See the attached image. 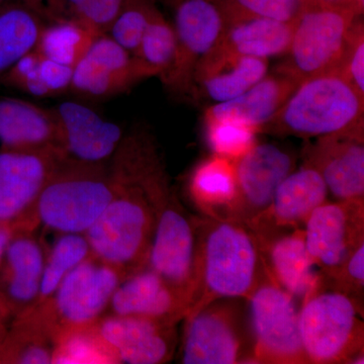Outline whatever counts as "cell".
<instances>
[{
	"label": "cell",
	"mask_w": 364,
	"mask_h": 364,
	"mask_svg": "<svg viewBox=\"0 0 364 364\" xmlns=\"http://www.w3.org/2000/svg\"><path fill=\"white\" fill-rule=\"evenodd\" d=\"M198 236V287L189 312L214 299H247L270 279L257 236L245 223L205 217Z\"/></svg>",
	"instance_id": "1"
},
{
	"label": "cell",
	"mask_w": 364,
	"mask_h": 364,
	"mask_svg": "<svg viewBox=\"0 0 364 364\" xmlns=\"http://www.w3.org/2000/svg\"><path fill=\"white\" fill-rule=\"evenodd\" d=\"M363 114L364 97L333 70L299 82L261 132L320 138L363 126Z\"/></svg>",
	"instance_id": "2"
},
{
	"label": "cell",
	"mask_w": 364,
	"mask_h": 364,
	"mask_svg": "<svg viewBox=\"0 0 364 364\" xmlns=\"http://www.w3.org/2000/svg\"><path fill=\"white\" fill-rule=\"evenodd\" d=\"M117 191L116 179L105 163L63 158L38 198L36 219L60 234H85Z\"/></svg>",
	"instance_id": "3"
},
{
	"label": "cell",
	"mask_w": 364,
	"mask_h": 364,
	"mask_svg": "<svg viewBox=\"0 0 364 364\" xmlns=\"http://www.w3.org/2000/svg\"><path fill=\"white\" fill-rule=\"evenodd\" d=\"M299 335L309 363H363L359 304L341 291L322 289L304 301Z\"/></svg>",
	"instance_id": "4"
},
{
	"label": "cell",
	"mask_w": 364,
	"mask_h": 364,
	"mask_svg": "<svg viewBox=\"0 0 364 364\" xmlns=\"http://www.w3.org/2000/svg\"><path fill=\"white\" fill-rule=\"evenodd\" d=\"M126 277L123 270L90 254L66 275L51 298L23 314L39 322L54 342L64 330L95 324L104 317Z\"/></svg>",
	"instance_id": "5"
},
{
	"label": "cell",
	"mask_w": 364,
	"mask_h": 364,
	"mask_svg": "<svg viewBox=\"0 0 364 364\" xmlns=\"http://www.w3.org/2000/svg\"><path fill=\"white\" fill-rule=\"evenodd\" d=\"M183 320L181 363H255L245 299H214Z\"/></svg>",
	"instance_id": "6"
},
{
	"label": "cell",
	"mask_w": 364,
	"mask_h": 364,
	"mask_svg": "<svg viewBox=\"0 0 364 364\" xmlns=\"http://www.w3.org/2000/svg\"><path fill=\"white\" fill-rule=\"evenodd\" d=\"M359 14L351 7L306 4L294 23L287 60L277 68L298 82L338 70Z\"/></svg>",
	"instance_id": "7"
},
{
	"label": "cell",
	"mask_w": 364,
	"mask_h": 364,
	"mask_svg": "<svg viewBox=\"0 0 364 364\" xmlns=\"http://www.w3.org/2000/svg\"><path fill=\"white\" fill-rule=\"evenodd\" d=\"M198 229L200 219L189 214L172 189L167 188L156 203V223L146 267L188 299L189 310L198 287Z\"/></svg>",
	"instance_id": "8"
},
{
	"label": "cell",
	"mask_w": 364,
	"mask_h": 364,
	"mask_svg": "<svg viewBox=\"0 0 364 364\" xmlns=\"http://www.w3.org/2000/svg\"><path fill=\"white\" fill-rule=\"evenodd\" d=\"M246 301L255 363L306 364L299 328L301 305L267 279Z\"/></svg>",
	"instance_id": "9"
},
{
	"label": "cell",
	"mask_w": 364,
	"mask_h": 364,
	"mask_svg": "<svg viewBox=\"0 0 364 364\" xmlns=\"http://www.w3.org/2000/svg\"><path fill=\"white\" fill-rule=\"evenodd\" d=\"M227 25L219 0H182L176 6V51L168 73L161 79L172 95H193L196 67L221 40Z\"/></svg>",
	"instance_id": "10"
},
{
	"label": "cell",
	"mask_w": 364,
	"mask_h": 364,
	"mask_svg": "<svg viewBox=\"0 0 364 364\" xmlns=\"http://www.w3.org/2000/svg\"><path fill=\"white\" fill-rule=\"evenodd\" d=\"M63 158L53 151H0V222L33 229L38 198Z\"/></svg>",
	"instance_id": "11"
},
{
	"label": "cell",
	"mask_w": 364,
	"mask_h": 364,
	"mask_svg": "<svg viewBox=\"0 0 364 364\" xmlns=\"http://www.w3.org/2000/svg\"><path fill=\"white\" fill-rule=\"evenodd\" d=\"M234 164L237 196L230 219L250 226L272 205L279 184L294 170L296 160L279 146L256 143Z\"/></svg>",
	"instance_id": "12"
},
{
	"label": "cell",
	"mask_w": 364,
	"mask_h": 364,
	"mask_svg": "<svg viewBox=\"0 0 364 364\" xmlns=\"http://www.w3.org/2000/svg\"><path fill=\"white\" fill-rule=\"evenodd\" d=\"M363 210V203L328 200L304 224L306 247L324 277L338 269L364 241Z\"/></svg>",
	"instance_id": "13"
},
{
	"label": "cell",
	"mask_w": 364,
	"mask_h": 364,
	"mask_svg": "<svg viewBox=\"0 0 364 364\" xmlns=\"http://www.w3.org/2000/svg\"><path fill=\"white\" fill-rule=\"evenodd\" d=\"M363 128L316 138L306 149L305 162L318 170L338 202L364 203Z\"/></svg>",
	"instance_id": "14"
},
{
	"label": "cell",
	"mask_w": 364,
	"mask_h": 364,
	"mask_svg": "<svg viewBox=\"0 0 364 364\" xmlns=\"http://www.w3.org/2000/svg\"><path fill=\"white\" fill-rule=\"evenodd\" d=\"M142 80L133 55L105 33L93 41L74 67L69 91L90 100H107Z\"/></svg>",
	"instance_id": "15"
},
{
	"label": "cell",
	"mask_w": 364,
	"mask_h": 364,
	"mask_svg": "<svg viewBox=\"0 0 364 364\" xmlns=\"http://www.w3.org/2000/svg\"><path fill=\"white\" fill-rule=\"evenodd\" d=\"M176 324L153 318L119 316L102 317L97 331L116 353L119 363H168L176 346Z\"/></svg>",
	"instance_id": "16"
},
{
	"label": "cell",
	"mask_w": 364,
	"mask_h": 364,
	"mask_svg": "<svg viewBox=\"0 0 364 364\" xmlns=\"http://www.w3.org/2000/svg\"><path fill=\"white\" fill-rule=\"evenodd\" d=\"M328 196L323 177L305 162L282 181L267 212L249 227L259 241L282 233V230L303 229L314 210L327 202Z\"/></svg>",
	"instance_id": "17"
},
{
	"label": "cell",
	"mask_w": 364,
	"mask_h": 364,
	"mask_svg": "<svg viewBox=\"0 0 364 364\" xmlns=\"http://www.w3.org/2000/svg\"><path fill=\"white\" fill-rule=\"evenodd\" d=\"M58 122L62 151L76 161L100 164L114 156L124 138L119 124L75 102L54 107Z\"/></svg>",
	"instance_id": "18"
},
{
	"label": "cell",
	"mask_w": 364,
	"mask_h": 364,
	"mask_svg": "<svg viewBox=\"0 0 364 364\" xmlns=\"http://www.w3.org/2000/svg\"><path fill=\"white\" fill-rule=\"evenodd\" d=\"M259 243L270 279L298 303L324 289V274L308 252L303 229L282 232Z\"/></svg>",
	"instance_id": "19"
},
{
	"label": "cell",
	"mask_w": 364,
	"mask_h": 364,
	"mask_svg": "<svg viewBox=\"0 0 364 364\" xmlns=\"http://www.w3.org/2000/svg\"><path fill=\"white\" fill-rule=\"evenodd\" d=\"M112 314L136 316L177 324L189 311L188 299L145 267L127 275L112 294Z\"/></svg>",
	"instance_id": "20"
},
{
	"label": "cell",
	"mask_w": 364,
	"mask_h": 364,
	"mask_svg": "<svg viewBox=\"0 0 364 364\" xmlns=\"http://www.w3.org/2000/svg\"><path fill=\"white\" fill-rule=\"evenodd\" d=\"M268 63L215 47L196 67L193 95L215 104L234 100L267 75Z\"/></svg>",
	"instance_id": "21"
},
{
	"label": "cell",
	"mask_w": 364,
	"mask_h": 364,
	"mask_svg": "<svg viewBox=\"0 0 364 364\" xmlns=\"http://www.w3.org/2000/svg\"><path fill=\"white\" fill-rule=\"evenodd\" d=\"M0 144L1 150L53 151L65 156L54 109L20 98L0 97Z\"/></svg>",
	"instance_id": "22"
},
{
	"label": "cell",
	"mask_w": 364,
	"mask_h": 364,
	"mask_svg": "<svg viewBox=\"0 0 364 364\" xmlns=\"http://www.w3.org/2000/svg\"><path fill=\"white\" fill-rule=\"evenodd\" d=\"M45 260L42 246L28 232H18L9 242L0 267V291L16 316L37 301Z\"/></svg>",
	"instance_id": "23"
},
{
	"label": "cell",
	"mask_w": 364,
	"mask_h": 364,
	"mask_svg": "<svg viewBox=\"0 0 364 364\" xmlns=\"http://www.w3.org/2000/svg\"><path fill=\"white\" fill-rule=\"evenodd\" d=\"M298 85L296 79L277 69L234 100L210 107L205 119H234L257 129L260 133Z\"/></svg>",
	"instance_id": "24"
},
{
	"label": "cell",
	"mask_w": 364,
	"mask_h": 364,
	"mask_svg": "<svg viewBox=\"0 0 364 364\" xmlns=\"http://www.w3.org/2000/svg\"><path fill=\"white\" fill-rule=\"evenodd\" d=\"M294 23L269 18H241L228 21L215 47L240 56L269 59L289 51Z\"/></svg>",
	"instance_id": "25"
},
{
	"label": "cell",
	"mask_w": 364,
	"mask_h": 364,
	"mask_svg": "<svg viewBox=\"0 0 364 364\" xmlns=\"http://www.w3.org/2000/svg\"><path fill=\"white\" fill-rule=\"evenodd\" d=\"M188 188L207 217L230 219L237 196L234 161L215 154L203 160L191 172Z\"/></svg>",
	"instance_id": "26"
},
{
	"label": "cell",
	"mask_w": 364,
	"mask_h": 364,
	"mask_svg": "<svg viewBox=\"0 0 364 364\" xmlns=\"http://www.w3.org/2000/svg\"><path fill=\"white\" fill-rule=\"evenodd\" d=\"M47 23L28 0L0 4V76L35 49Z\"/></svg>",
	"instance_id": "27"
},
{
	"label": "cell",
	"mask_w": 364,
	"mask_h": 364,
	"mask_svg": "<svg viewBox=\"0 0 364 364\" xmlns=\"http://www.w3.org/2000/svg\"><path fill=\"white\" fill-rule=\"evenodd\" d=\"M98 36L72 18L48 21L35 50L45 58L74 69Z\"/></svg>",
	"instance_id": "28"
},
{
	"label": "cell",
	"mask_w": 364,
	"mask_h": 364,
	"mask_svg": "<svg viewBox=\"0 0 364 364\" xmlns=\"http://www.w3.org/2000/svg\"><path fill=\"white\" fill-rule=\"evenodd\" d=\"M0 350V363H52L54 342L49 333L30 316H16Z\"/></svg>",
	"instance_id": "29"
},
{
	"label": "cell",
	"mask_w": 364,
	"mask_h": 364,
	"mask_svg": "<svg viewBox=\"0 0 364 364\" xmlns=\"http://www.w3.org/2000/svg\"><path fill=\"white\" fill-rule=\"evenodd\" d=\"M176 51L174 26L158 11L133 55L143 80L149 77L164 78L173 64Z\"/></svg>",
	"instance_id": "30"
},
{
	"label": "cell",
	"mask_w": 364,
	"mask_h": 364,
	"mask_svg": "<svg viewBox=\"0 0 364 364\" xmlns=\"http://www.w3.org/2000/svg\"><path fill=\"white\" fill-rule=\"evenodd\" d=\"M52 363H119L95 324L69 328L54 338Z\"/></svg>",
	"instance_id": "31"
},
{
	"label": "cell",
	"mask_w": 364,
	"mask_h": 364,
	"mask_svg": "<svg viewBox=\"0 0 364 364\" xmlns=\"http://www.w3.org/2000/svg\"><path fill=\"white\" fill-rule=\"evenodd\" d=\"M90 254L85 234H61L49 255L46 256L39 296L32 306L41 305L51 298L66 275Z\"/></svg>",
	"instance_id": "32"
},
{
	"label": "cell",
	"mask_w": 364,
	"mask_h": 364,
	"mask_svg": "<svg viewBox=\"0 0 364 364\" xmlns=\"http://www.w3.org/2000/svg\"><path fill=\"white\" fill-rule=\"evenodd\" d=\"M208 147L218 156L236 161L257 142V129L230 119H205Z\"/></svg>",
	"instance_id": "33"
},
{
	"label": "cell",
	"mask_w": 364,
	"mask_h": 364,
	"mask_svg": "<svg viewBox=\"0 0 364 364\" xmlns=\"http://www.w3.org/2000/svg\"><path fill=\"white\" fill-rule=\"evenodd\" d=\"M158 11L155 0H124L121 11L107 33L134 55Z\"/></svg>",
	"instance_id": "34"
},
{
	"label": "cell",
	"mask_w": 364,
	"mask_h": 364,
	"mask_svg": "<svg viewBox=\"0 0 364 364\" xmlns=\"http://www.w3.org/2000/svg\"><path fill=\"white\" fill-rule=\"evenodd\" d=\"M227 21L241 18H269L294 23L306 6V0H219Z\"/></svg>",
	"instance_id": "35"
},
{
	"label": "cell",
	"mask_w": 364,
	"mask_h": 364,
	"mask_svg": "<svg viewBox=\"0 0 364 364\" xmlns=\"http://www.w3.org/2000/svg\"><path fill=\"white\" fill-rule=\"evenodd\" d=\"M0 82L33 97H53L44 58L35 49L0 76Z\"/></svg>",
	"instance_id": "36"
},
{
	"label": "cell",
	"mask_w": 364,
	"mask_h": 364,
	"mask_svg": "<svg viewBox=\"0 0 364 364\" xmlns=\"http://www.w3.org/2000/svg\"><path fill=\"white\" fill-rule=\"evenodd\" d=\"M124 0H63L67 18H72L97 35L111 30Z\"/></svg>",
	"instance_id": "37"
},
{
	"label": "cell",
	"mask_w": 364,
	"mask_h": 364,
	"mask_svg": "<svg viewBox=\"0 0 364 364\" xmlns=\"http://www.w3.org/2000/svg\"><path fill=\"white\" fill-rule=\"evenodd\" d=\"M324 279L325 286L326 282H332L335 287L332 289L351 296L358 303L356 296H363L364 287V241L353 249L338 269Z\"/></svg>",
	"instance_id": "38"
},
{
	"label": "cell",
	"mask_w": 364,
	"mask_h": 364,
	"mask_svg": "<svg viewBox=\"0 0 364 364\" xmlns=\"http://www.w3.org/2000/svg\"><path fill=\"white\" fill-rule=\"evenodd\" d=\"M338 71L364 97V28L359 16L352 28Z\"/></svg>",
	"instance_id": "39"
},
{
	"label": "cell",
	"mask_w": 364,
	"mask_h": 364,
	"mask_svg": "<svg viewBox=\"0 0 364 364\" xmlns=\"http://www.w3.org/2000/svg\"><path fill=\"white\" fill-rule=\"evenodd\" d=\"M45 16L48 21L63 20L66 18L63 0H28Z\"/></svg>",
	"instance_id": "40"
},
{
	"label": "cell",
	"mask_w": 364,
	"mask_h": 364,
	"mask_svg": "<svg viewBox=\"0 0 364 364\" xmlns=\"http://www.w3.org/2000/svg\"><path fill=\"white\" fill-rule=\"evenodd\" d=\"M18 232L21 231L16 225L0 222V267H1L4 253H6L9 242L14 238V235L18 233Z\"/></svg>",
	"instance_id": "41"
},
{
	"label": "cell",
	"mask_w": 364,
	"mask_h": 364,
	"mask_svg": "<svg viewBox=\"0 0 364 364\" xmlns=\"http://www.w3.org/2000/svg\"><path fill=\"white\" fill-rule=\"evenodd\" d=\"M306 4H321V6H335L351 7L360 16L358 0H306Z\"/></svg>",
	"instance_id": "42"
},
{
	"label": "cell",
	"mask_w": 364,
	"mask_h": 364,
	"mask_svg": "<svg viewBox=\"0 0 364 364\" xmlns=\"http://www.w3.org/2000/svg\"><path fill=\"white\" fill-rule=\"evenodd\" d=\"M11 315H13L11 306H9V303H7L4 294L0 291V318H2V320H6V318Z\"/></svg>",
	"instance_id": "43"
},
{
	"label": "cell",
	"mask_w": 364,
	"mask_h": 364,
	"mask_svg": "<svg viewBox=\"0 0 364 364\" xmlns=\"http://www.w3.org/2000/svg\"><path fill=\"white\" fill-rule=\"evenodd\" d=\"M4 321L2 318H0V350H1L2 345L4 343V340H6L7 336V332L6 326H4Z\"/></svg>",
	"instance_id": "44"
},
{
	"label": "cell",
	"mask_w": 364,
	"mask_h": 364,
	"mask_svg": "<svg viewBox=\"0 0 364 364\" xmlns=\"http://www.w3.org/2000/svg\"><path fill=\"white\" fill-rule=\"evenodd\" d=\"M163 1L166 2V4H170V6L176 7L182 0H163Z\"/></svg>",
	"instance_id": "45"
},
{
	"label": "cell",
	"mask_w": 364,
	"mask_h": 364,
	"mask_svg": "<svg viewBox=\"0 0 364 364\" xmlns=\"http://www.w3.org/2000/svg\"><path fill=\"white\" fill-rule=\"evenodd\" d=\"M7 1V0H0V4H2V2Z\"/></svg>",
	"instance_id": "46"
}]
</instances>
